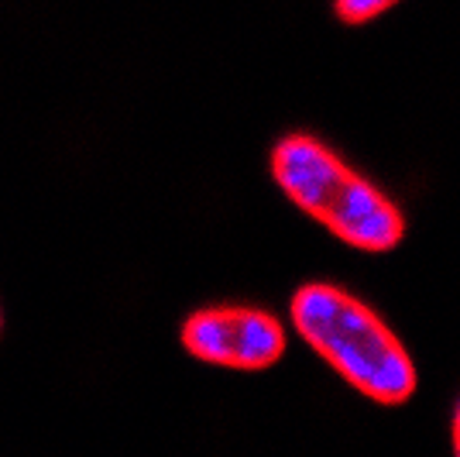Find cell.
Returning <instances> with one entry per match:
<instances>
[{
  "mask_svg": "<svg viewBox=\"0 0 460 457\" xmlns=\"http://www.w3.org/2000/svg\"><path fill=\"white\" fill-rule=\"evenodd\" d=\"M450 434H454V457H460V399L454 406V423H450Z\"/></svg>",
  "mask_w": 460,
  "mask_h": 457,
  "instance_id": "obj_5",
  "label": "cell"
},
{
  "mask_svg": "<svg viewBox=\"0 0 460 457\" xmlns=\"http://www.w3.org/2000/svg\"><path fill=\"white\" fill-rule=\"evenodd\" d=\"M392 7V0H341L337 7H333V14L347 24H365V21L378 18Z\"/></svg>",
  "mask_w": 460,
  "mask_h": 457,
  "instance_id": "obj_4",
  "label": "cell"
},
{
  "mask_svg": "<svg viewBox=\"0 0 460 457\" xmlns=\"http://www.w3.org/2000/svg\"><path fill=\"white\" fill-rule=\"evenodd\" d=\"M269 166L279 190L344 245L375 255L402 245V210L320 138L286 134L271 148Z\"/></svg>",
  "mask_w": 460,
  "mask_h": 457,
  "instance_id": "obj_2",
  "label": "cell"
},
{
  "mask_svg": "<svg viewBox=\"0 0 460 457\" xmlns=\"http://www.w3.org/2000/svg\"><path fill=\"white\" fill-rule=\"evenodd\" d=\"M179 337L192 358L237 372H261L286 354L282 320L258 306H203L182 320Z\"/></svg>",
  "mask_w": 460,
  "mask_h": 457,
  "instance_id": "obj_3",
  "label": "cell"
},
{
  "mask_svg": "<svg viewBox=\"0 0 460 457\" xmlns=\"http://www.w3.org/2000/svg\"><path fill=\"white\" fill-rule=\"evenodd\" d=\"M292 327L347 385L382 406H402L416 392V364L405 344L354 292L306 282L288 303Z\"/></svg>",
  "mask_w": 460,
  "mask_h": 457,
  "instance_id": "obj_1",
  "label": "cell"
}]
</instances>
